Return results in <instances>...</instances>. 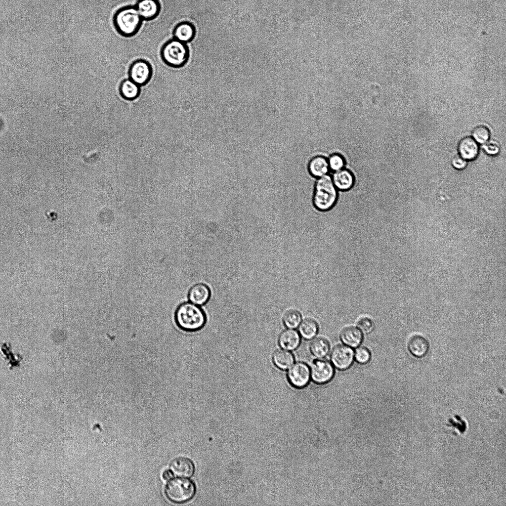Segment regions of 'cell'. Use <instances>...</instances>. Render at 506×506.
Listing matches in <instances>:
<instances>
[{
    "instance_id": "1",
    "label": "cell",
    "mask_w": 506,
    "mask_h": 506,
    "mask_svg": "<svg viewBox=\"0 0 506 506\" xmlns=\"http://www.w3.org/2000/svg\"><path fill=\"white\" fill-rule=\"evenodd\" d=\"M174 319L177 327L187 332H197L202 329L207 321L206 316L198 305L192 302H184L176 308Z\"/></svg>"
},
{
    "instance_id": "2",
    "label": "cell",
    "mask_w": 506,
    "mask_h": 506,
    "mask_svg": "<svg viewBox=\"0 0 506 506\" xmlns=\"http://www.w3.org/2000/svg\"><path fill=\"white\" fill-rule=\"evenodd\" d=\"M143 19L135 6H126L119 9L113 17L117 32L122 36L130 38L140 29Z\"/></svg>"
},
{
    "instance_id": "3",
    "label": "cell",
    "mask_w": 506,
    "mask_h": 506,
    "mask_svg": "<svg viewBox=\"0 0 506 506\" xmlns=\"http://www.w3.org/2000/svg\"><path fill=\"white\" fill-rule=\"evenodd\" d=\"M338 190L335 186L332 176L328 174L318 178L313 192L312 201L314 207L321 211L332 209L336 204Z\"/></svg>"
},
{
    "instance_id": "4",
    "label": "cell",
    "mask_w": 506,
    "mask_h": 506,
    "mask_svg": "<svg viewBox=\"0 0 506 506\" xmlns=\"http://www.w3.org/2000/svg\"><path fill=\"white\" fill-rule=\"evenodd\" d=\"M160 55L163 61L168 66L179 68L187 63L190 51L187 43L174 38L166 42L162 46Z\"/></svg>"
},
{
    "instance_id": "5",
    "label": "cell",
    "mask_w": 506,
    "mask_h": 506,
    "mask_svg": "<svg viewBox=\"0 0 506 506\" xmlns=\"http://www.w3.org/2000/svg\"><path fill=\"white\" fill-rule=\"evenodd\" d=\"M165 495L171 502L181 504L190 501L196 493V486L194 482L185 478H175L170 480L165 489Z\"/></svg>"
},
{
    "instance_id": "6",
    "label": "cell",
    "mask_w": 506,
    "mask_h": 506,
    "mask_svg": "<svg viewBox=\"0 0 506 506\" xmlns=\"http://www.w3.org/2000/svg\"><path fill=\"white\" fill-rule=\"evenodd\" d=\"M153 74L151 64L143 59L133 62L128 70L129 79L140 86L146 85L150 81Z\"/></svg>"
},
{
    "instance_id": "7",
    "label": "cell",
    "mask_w": 506,
    "mask_h": 506,
    "mask_svg": "<svg viewBox=\"0 0 506 506\" xmlns=\"http://www.w3.org/2000/svg\"><path fill=\"white\" fill-rule=\"evenodd\" d=\"M332 364L324 359H316L313 361L310 369L312 380L318 384H324L332 380L334 375Z\"/></svg>"
},
{
    "instance_id": "8",
    "label": "cell",
    "mask_w": 506,
    "mask_h": 506,
    "mask_svg": "<svg viewBox=\"0 0 506 506\" xmlns=\"http://www.w3.org/2000/svg\"><path fill=\"white\" fill-rule=\"evenodd\" d=\"M287 378L290 383L296 388L306 386L310 379V369L302 362H297L289 369Z\"/></svg>"
},
{
    "instance_id": "9",
    "label": "cell",
    "mask_w": 506,
    "mask_h": 506,
    "mask_svg": "<svg viewBox=\"0 0 506 506\" xmlns=\"http://www.w3.org/2000/svg\"><path fill=\"white\" fill-rule=\"evenodd\" d=\"M354 352L351 347L346 345H338L333 349L331 360L334 366L339 370H345L352 364Z\"/></svg>"
},
{
    "instance_id": "10",
    "label": "cell",
    "mask_w": 506,
    "mask_h": 506,
    "mask_svg": "<svg viewBox=\"0 0 506 506\" xmlns=\"http://www.w3.org/2000/svg\"><path fill=\"white\" fill-rule=\"evenodd\" d=\"M169 468L173 474L181 478L190 477L195 471L193 462L184 457H179L173 459L170 464Z\"/></svg>"
},
{
    "instance_id": "11",
    "label": "cell",
    "mask_w": 506,
    "mask_h": 506,
    "mask_svg": "<svg viewBox=\"0 0 506 506\" xmlns=\"http://www.w3.org/2000/svg\"><path fill=\"white\" fill-rule=\"evenodd\" d=\"M143 20L151 21L159 15L161 6L158 0H139L135 5Z\"/></svg>"
},
{
    "instance_id": "12",
    "label": "cell",
    "mask_w": 506,
    "mask_h": 506,
    "mask_svg": "<svg viewBox=\"0 0 506 506\" xmlns=\"http://www.w3.org/2000/svg\"><path fill=\"white\" fill-rule=\"evenodd\" d=\"M408 349L411 354L416 358L425 357L429 349V343L423 336L415 335L411 337L408 342Z\"/></svg>"
},
{
    "instance_id": "13",
    "label": "cell",
    "mask_w": 506,
    "mask_h": 506,
    "mask_svg": "<svg viewBox=\"0 0 506 506\" xmlns=\"http://www.w3.org/2000/svg\"><path fill=\"white\" fill-rule=\"evenodd\" d=\"M332 178L336 188L341 192L348 191L352 188L355 183L353 174L344 168L334 172Z\"/></svg>"
},
{
    "instance_id": "14",
    "label": "cell",
    "mask_w": 506,
    "mask_h": 506,
    "mask_svg": "<svg viewBox=\"0 0 506 506\" xmlns=\"http://www.w3.org/2000/svg\"><path fill=\"white\" fill-rule=\"evenodd\" d=\"M173 38L187 43L191 42L195 37L196 29L194 25L188 21L177 24L173 29Z\"/></svg>"
},
{
    "instance_id": "15",
    "label": "cell",
    "mask_w": 506,
    "mask_h": 506,
    "mask_svg": "<svg viewBox=\"0 0 506 506\" xmlns=\"http://www.w3.org/2000/svg\"><path fill=\"white\" fill-rule=\"evenodd\" d=\"M460 156L465 160H472L476 158L479 152L477 142L472 137L462 139L458 145Z\"/></svg>"
},
{
    "instance_id": "16",
    "label": "cell",
    "mask_w": 506,
    "mask_h": 506,
    "mask_svg": "<svg viewBox=\"0 0 506 506\" xmlns=\"http://www.w3.org/2000/svg\"><path fill=\"white\" fill-rule=\"evenodd\" d=\"M211 296V291L205 284L199 283L194 285L189 290L188 298L190 301L197 305L206 303Z\"/></svg>"
},
{
    "instance_id": "17",
    "label": "cell",
    "mask_w": 506,
    "mask_h": 506,
    "mask_svg": "<svg viewBox=\"0 0 506 506\" xmlns=\"http://www.w3.org/2000/svg\"><path fill=\"white\" fill-rule=\"evenodd\" d=\"M300 342V334L293 329L284 330L279 337V344L280 346L288 350L296 349L299 346Z\"/></svg>"
},
{
    "instance_id": "18",
    "label": "cell",
    "mask_w": 506,
    "mask_h": 506,
    "mask_svg": "<svg viewBox=\"0 0 506 506\" xmlns=\"http://www.w3.org/2000/svg\"><path fill=\"white\" fill-rule=\"evenodd\" d=\"M308 169L312 176L317 178L328 174L330 171L328 159L322 156L314 157L308 163Z\"/></svg>"
},
{
    "instance_id": "19",
    "label": "cell",
    "mask_w": 506,
    "mask_h": 506,
    "mask_svg": "<svg viewBox=\"0 0 506 506\" xmlns=\"http://www.w3.org/2000/svg\"><path fill=\"white\" fill-rule=\"evenodd\" d=\"M446 427L451 431L454 436L464 434L468 429V424L467 421L462 416L454 414L450 416L445 423Z\"/></svg>"
},
{
    "instance_id": "20",
    "label": "cell",
    "mask_w": 506,
    "mask_h": 506,
    "mask_svg": "<svg viewBox=\"0 0 506 506\" xmlns=\"http://www.w3.org/2000/svg\"><path fill=\"white\" fill-rule=\"evenodd\" d=\"M340 337L342 342L350 347H357L363 339L361 331L354 327H349L343 329Z\"/></svg>"
},
{
    "instance_id": "21",
    "label": "cell",
    "mask_w": 506,
    "mask_h": 506,
    "mask_svg": "<svg viewBox=\"0 0 506 506\" xmlns=\"http://www.w3.org/2000/svg\"><path fill=\"white\" fill-rule=\"evenodd\" d=\"M140 92V86L129 78L124 80L119 86L120 95L127 100L135 99L139 96Z\"/></svg>"
},
{
    "instance_id": "22",
    "label": "cell",
    "mask_w": 506,
    "mask_h": 506,
    "mask_svg": "<svg viewBox=\"0 0 506 506\" xmlns=\"http://www.w3.org/2000/svg\"><path fill=\"white\" fill-rule=\"evenodd\" d=\"M272 360L274 365L279 369L285 370L290 368L294 364L295 358L293 354L285 349H278L273 354Z\"/></svg>"
},
{
    "instance_id": "23",
    "label": "cell",
    "mask_w": 506,
    "mask_h": 506,
    "mask_svg": "<svg viewBox=\"0 0 506 506\" xmlns=\"http://www.w3.org/2000/svg\"><path fill=\"white\" fill-rule=\"evenodd\" d=\"M299 334L306 339L313 338L317 334L318 326L317 322L312 319H306L299 324Z\"/></svg>"
},
{
    "instance_id": "24",
    "label": "cell",
    "mask_w": 506,
    "mask_h": 506,
    "mask_svg": "<svg viewBox=\"0 0 506 506\" xmlns=\"http://www.w3.org/2000/svg\"><path fill=\"white\" fill-rule=\"evenodd\" d=\"M310 349L314 356L318 358H322L328 354L330 350V345L326 339L317 337L312 341Z\"/></svg>"
},
{
    "instance_id": "25",
    "label": "cell",
    "mask_w": 506,
    "mask_h": 506,
    "mask_svg": "<svg viewBox=\"0 0 506 506\" xmlns=\"http://www.w3.org/2000/svg\"><path fill=\"white\" fill-rule=\"evenodd\" d=\"M301 321L300 313L295 310L287 312L283 317V323L285 326L289 329H295L297 327Z\"/></svg>"
},
{
    "instance_id": "26",
    "label": "cell",
    "mask_w": 506,
    "mask_h": 506,
    "mask_svg": "<svg viewBox=\"0 0 506 506\" xmlns=\"http://www.w3.org/2000/svg\"><path fill=\"white\" fill-rule=\"evenodd\" d=\"M330 170L335 172L344 169L345 160L344 157L338 153L331 155L328 159Z\"/></svg>"
},
{
    "instance_id": "27",
    "label": "cell",
    "mask_w": 506,
    "mask_h": 506,
    "mask_svg": "<svg viewBox=\"0 0 506 506\" xmlns=\"http://www.w3.org/2000/svg\"><path fill=\"white\" fill-rule=\"evenodd\" d=\"M473 139L481 144L486 142L490 136V132L485 126H479L475 127L472 131Z\"/></svg>"
},
{
    "instance_id": "28",
    "label": "cell",
    "mask_w": 506,
    "mask_h": 506,
    "mask_svg": "<svg viewBox=\"0 0 506 506\" xmlns=\"http://www.w3.org/2000/svg\"><path fill=\"white\" fill-rule=\"evenodd\" d=\"M356 361L360 364L367 363L371 359L370 351L365 347L357 348L354 353Z\"/></svg>"
},
{
    "instance_id": "29",
    "label": "cell",
    "mask_w": 506,
    "mask_h": 506,
    "mask_svg": "<svg viewBox=\"0 0 506 506\" xmlns=\"http://www.w3.org/2000/svg\"><path fill=\"white\" fill-rule=\"evenodd\" d=\"M358 329L365 333H369L374 328V324L372 320L368 318L364 317L360 319L358 323Z\"/></svg>"
},
{
    "instance_id": "30",
    "label": "cell",
    "mask_w": 506,
    "mask_h": 506,
    "mask_svg": "<svg viewBox=\"0 0 506 506\" xmlns=\"http://www.w3.org/2000/svg\"><path fill=\"white\" fill-rule=\"evenodd\" d=\"M452 164L455 168L462 169L466 166V161L460 156H457L453 159Z\"/></svg>"
},
{
    "instance_id": "31",
    "label": "cell",
    "mask_w": 506,
    "mask_h": 506,
    "mask_svg": "<svg viewBox=\"0 0 506 506\" xmlns=\"http://www.w3.org/2000/svg\"><path fill=\"white\" fill-rule=\"evenodd\" d=\"M485 151L490 154L495 155L497 154L499 151V148L498 147L494 144H488L486 145L484 147Z\"/></svg>"
},
{
    "instance_id": "32",
    "label": "cell",
    "mask_w": 506,
    "mask_h": 506,
    "mask_svg": "<svg viewBox=\"0 0 506 506\" xmlns=\"http://www.w3.org/2000/svg\"><path fill=\"white\" fill-rule=\"evenodd\" d=\"M162 476L164 480H169L172 477L173 474L170 470H166L163 472Z\"/></svg>"
}]
</instances>
